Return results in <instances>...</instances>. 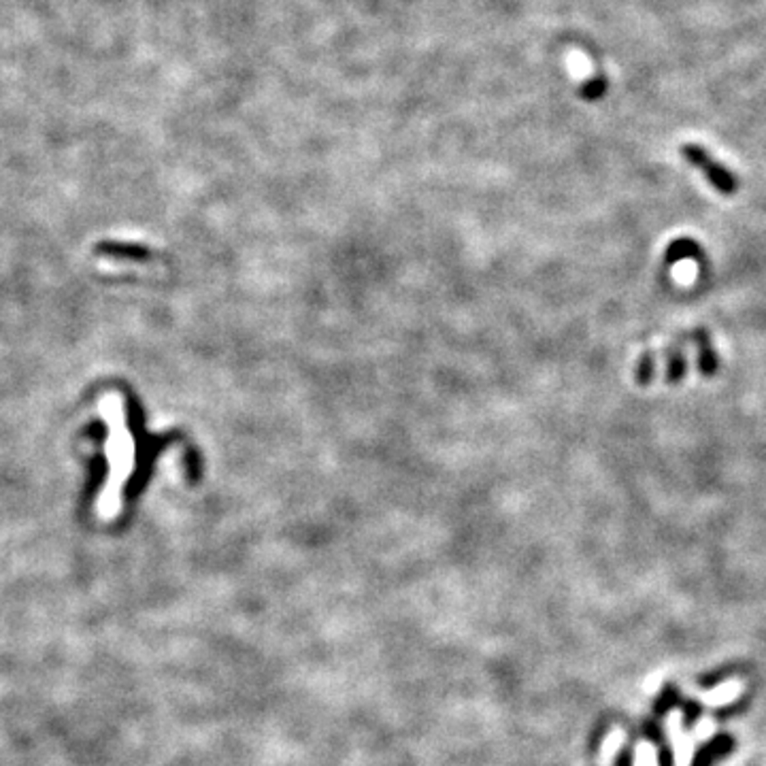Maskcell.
Returning <instances> with one entry per match:
<instances>
[{
	"label": "cell",
	"mask_w": 766,
	"mask_h": 766,
	"mask_svg": "<svg viewBox=\"0 0 766 766\" xmlns=\"http://www.w3.org/2000/svg\"><path fill=\"white\" fill-rule=\"evenodd\" d=\"M681 156H684L687 164H692L696 171L703 173L715 192H720L722 197H735V194L739 192V179H737L735 173L726 169L722 162L715 160L701 145H684V147H681Z\"/></svg>",
	"instance_id": "6da1fadb"
},
{
	"label": "cell",
	"mask_w": 766,
	"mask_h": 766,
	"mask_svg": "<svg viewBox=\"0 0 766 766\" xmlns=\"http://www.w3.org/2000/svg\"><path fill=\"white\" fill-rule=\"evenodd\" d=\"M692 341H694V348H696L698 373L707 379L715 377V373L720 371V356H718V349H715L709 330L698 326L694 332H692Z\"/></svg>",
	"instance_id": "7a4b0ae2"
},
{
	"label": "cell",
	"mask_w": 766,
	"mask_h": 766,
	"mask_svg": "<svg viewBox=\"0 0 766 766\" xmlns=\"http://www.w3.org/2000/svg\"><path fill=\"white\" fill-rule=\"evenodd\" d=\"M667 373H664V382L669 385H679L686 379L687 373V358H686V337L675 339L667 349Z\"/></svg>",
	"instance_id": "3957f363"
},
{
	"label": "cell",
	"mask_w": 766,
	"mask_h": 766,
	"mask_svg": "<svg viewBox=\"0 0 766 766\" xmlns=\"http://www.w3.org/2000/svg\"><path fill=\"white\" fill-rule=\"evenodd\" d=\"M681 260H694L704 265V249L703 245L694 241L692 237H679L673 239V241L669 243L667 251H664V265L670 266L675 265V262Z\"/></svg>",
	"instance_id": "277c9868"
},
{
	"label": "cell",
	"mask_w": 766,
	"mask_h": 766,
	"mask_svg": "<svg viewBox=\"0 0 766 766\" xmlns=\"http://www.w3.org/2000/svg\"><path fill=\"white\" fill-rule=\"evenodd\" d=\"M732 747H735V741H732L730 735H718L696 753L694 766H711L720 758H724L726 753H730Z\"/></svg>",
	"instance_id": "5b68a950"
},
{
	"label": "cell",
	"mask_w": 766,
	"mask_h": 766,
	"mask_svg": "<svg viewBox=\"0 0 766 766\" xmlns=\"http://www.w3.org/2000/svg\"><path fill=\"white\" fill-rule=\"evenodd\" d=\"M567 69L577 81H588L592 77V64L581 49H570L567 54Z\"/></svg>",
	"instance_id": "8992f818"
},
{
	"label": "cell",
	"mask_w": 766,
	"mask_h": 766,
	"mask_svg": "<svg viewBox=\"0 0 766 766\" xmlns=\"http://www.w3.org/2000/svg\"><path fill=\"white\" fill-rule=\"evenodd\" d=\"M639 383L641 385H647V383H652V379H653V375H656V356H653V351H645V354H643V358H641V362H639Z\"/></svg>",
	"instance_id": "52a82bcc"
},
{
	"label": "cell",
	"mask_w": 766,
	"mask_h": 766,
	"mask_svg": "<svg viewBox=\"0 0 766 766\" xmlns=\"http://www.w3.org/2000/svg\"><path fill=\"white\" fill-rule=\"evenodd\" d=\"M684 722H686V726L687 728H690L692 724L696 722L698 720V715H701V704L698 703H694V701H687V703H684Z\"/></svg>",
	"instance_id": "ba28073f"
},
{
	"label": "cell",
	"mask_w": 766,
	"mask_h": 766,
	"mask_svg": "<svg viewBox=\"0 0 766 766\" xmlns=\"http://www.w3.org/2000/svg\"><path fill=\"white\" fill-rule=\"evenodd\" d=\"M678 701H679L678 692H675L673 687H669V690L664 692V694H662V698H660V703H658V707H656V709H658L660 713H662V711H669V709L673 707V704L678 703Z\"/></svg>",
	"instance_id": "9c48e42d"
}]
</instances>
